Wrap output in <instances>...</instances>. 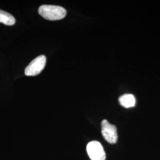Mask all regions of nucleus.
Returning <instances> with one entry per match:
<instances>
[{"label":"nucleus","mask_w":160,"mask_h":160,"mask_svg":"<svg viewBox=\"0 0 160 160\" xmlns=\"http://www.w3.org/2000/svg\"><path fill=\"white\" fill-rule=\"evenodd\" d=\"M38 12L42 17L51 21L61 20L67 14V11L63 7L52 5L40 6Z\"/></svg>","instance_id":"f257e3e1"},{"label":"nucleus","mask_w":160,"mask_h":160,"mask_svg":"<svg viewBox=\"0 0 160 160\" xmlns=\"http://www.w3.org/2000/svg\"><path fill=\"white\" fill-rule=\"evenodd\" d=\"M46 58L45 55H40L36 58L25 69L24 73L27 76H35L39 74L45 68Z\"/></svg>","instance_id":"f03ea898"},{"label":"nucleus","mask_w":160,"mask_h":160,"mask_svg":"<svg viewBox=\"0 0 160 160\" xmlns=\"http://www.w3.org/2000/svg\"><path fill=\"white\" fill-rule=\"evenodd\" d=\"M87 152L92 160H105L106 154L103 146L99 142L93 141L88 143Z\"/></svg>","instance_id":"7ed1b4c3"},{"label":"nucleus","mask_w":160,"mask_h":160,"mask_svg":"<svg viewBox=\"0 0 160 160\" xmlns=\"http://www.w3.org/2000/svg\"><path fill=\"white\" fill-rule=\"evenodd\" d=\"M102 133L104 138L110 143L114 144L118 141V132L116 127L110 124L107 120L102 122Z\"/></svg>","instance_id":"20e7f679"},{"label":"nucleus","mask_w":160,"mask_h":160,"mask_svg":"<svg viewBox=\"0 0 160 160\" xmlns=\"http://www.w3.org/2000/svg\"><path fill=\"white\" fill-rule=\"evenodd\" d=\"M119 102L120 104L125 108L134 107L136 103L135 98L131 94H125L121 96L119 98Z\"/></svg>","instance_id":"39448f33"},{"label":"nucleus","mask_w":160,"mask_h":160,"mask_svg":"<svg viewBox=\"0 0 160 160\" xmlns=\"http://www.w3.org/2000/svg\"><path fill=\"white\" fill-rule=\"evenodd\" d=\"M0 23L7 26H12L16 23V20L10 13L0 10Z\"/></svg>","instance_id":"423d86ee"}]
</instances>
